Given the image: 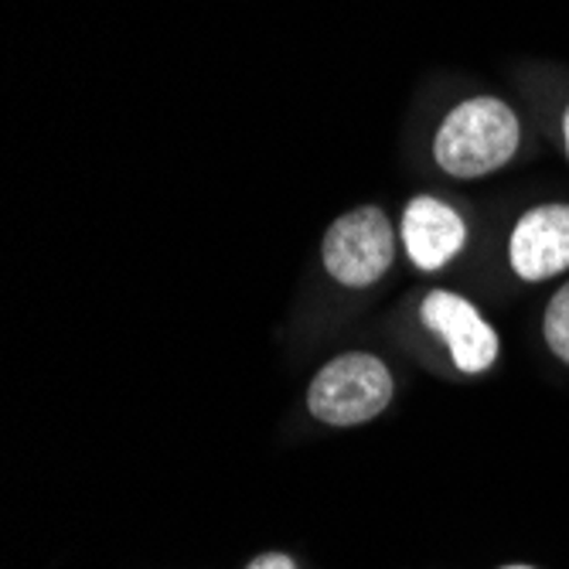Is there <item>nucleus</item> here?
Returning a JSON list of instances; mask_svg holds the SVG:
<instances>
[{
  "label": "nucleus",
  "instance_id": "1",
  "mask_svg": "<svg viewBox=\"0 0 569 569\" xmlns=\"http://www.w3.org/2000/svg\"><path fill=\"white\" fill-rule=\"evenodd\" d=\"M519 140L522 127L508 102L475 96L443 117L433 137V158L450 178H485L515 158Z\"/></svg>",
  "mask_w": 569,
  "mask_h": 569
},
{
  "label": "nucleus",
  "instance_id": "2",
  "mask_svg": "<svg viewBox=\"0 0 569 569\" xmlns=\"http://www.w3.org/2000/svg\"><path fill=\"white\" fill-rule=\"evenodd\" d=\"M392 399L386 361L366 351L331 358L307 389V409L328 427H358L376 420Z\"/></svg>",
  "mask_w": 569,
  "mask_h": 569
},
{
  "label": "nucleus",
  "instance_id": "3",
  "mask_svg": "<svg viewBox=\"0 0 569 569\" xmlns=\"http://www.w3.org/2000/svg\"><path fill=\"white\" fill-rule=\"evenodd\" d=\"M325 267L345 287H372L386 277L396 256V232L379 204L345 212L325 232Z\"/></svg>",
  "mask_w": 569,
  "mask_h": 569
},
{
  "label": "nucleus",
  "instance_id": "4",
  "mask_svg": "<svg viewBox=\"0 0 569 569\" xmlns=\"http://www.w3.org/2000/svg\"><path fill=\"white\" fill-rule=\"evenodd\" d=\"M420 318L430 331H437L447 341L450 358L457 361L460 372H485L495 366L498 335L471 300L450 290H433L423 297Z\"/></svg>",
  "mask_w": 569,
  "mask_h": 569
},
{
  "label": "nucleus",
  "instance_id": "5",
  "mask_svg": "<svg viewBox=\"0 0 569 569\" xmlns=\"http://www.w3.org/2000/svg\"><path fill=\"white\" fill-rule=\"evenodd\" d=\"M511 270L522 280H549L569 270V204H536L511 229Z\"/></svg>",
  "mask_w": 569,
  "mask_h": 569
},
{
  "label": "nucleus",
  "instance_id": "6",
  "mask_svg": "<svg viewBox=\"0 0 569 569\" xmlns=\"http://www.w3.org/2000/svg\"><path fill=\"white\" fill-rule=\"evenodd\" d=\"M468 242V226L453 204L417 194L402 212V246L420 270H440Z\"/></svg>",
  "mask_w": 569,
  "mask_h": 569
},
{
  "label": "nucleus",
  "instance_id": "7",
  "mask_svg": "<svg viewBox=\"0 0 569 569\" xmlns=\"http://www.w3.org/2000/svg\"><path fill=\"white\" fill-rule=\"evenodd\" d=\"M542 331H546V341L549 348L569 366V283L559 287L546 307V321H542Z\"/></svg>",
  "mask_w": 569,
  "mask_h": 569
},
{
  "label": "nucleus",
  "instance_id": "8",
  "mask_svg": "<svg viewBox=\"0 0 569 569\" xmlns=\"http://www.w3.org/2000/svg\"><path fill=\"white\" fill-rule=\"evenodd\" d=\"M246 569H297V562L287 552H263V556H256Z\"/></svg>",
  "mask_w": 569,
  "mask_h": 569
},
{
  "label": "nucleus",
  "instance_id": "9",
  "mask_svg": "<svg viewBox=\"0 0 569 569\" xmlns=\"http://www.w3.org/2000/svg\"><path fill=\"white\" fill-rule=\"evenodd\" d=\"M562 140H566V153H569V107L562 113Z\"/></svg>",
  "mask_w": 569,
  "mask_h": 569
},
{
  "label": "nucleus",
  "instance_id": "10",
  "mask_svg": "<svg viewBox=\"0 0 569 569\" xmlns=\"http://www.w3.org/2000/svg\"><path fill=\"white\" fill-rule=\"evenodd\" d=\"M505 569H529V566H505Z\"/></svg>",
  "mask_w": 569,
  "mask_h": 569
}]
</instances>
